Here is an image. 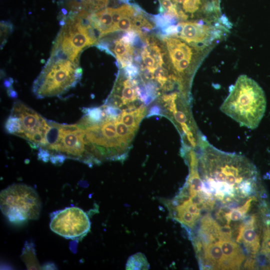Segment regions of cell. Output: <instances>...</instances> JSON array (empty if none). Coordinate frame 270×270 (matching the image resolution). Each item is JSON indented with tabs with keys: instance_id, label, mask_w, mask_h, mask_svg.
Segmentation results:
<instances>
[{
	"instance_id": "9a60e30c",
	"label": "cell",
	"mask_w": 270,
	"mask_h": 270,
	"mask_svg": "<svg viewBox=\"0 0 270 270\" xmlns=\"http://www.w3.org/2000/svg\"><path fill=\"white\" fill-rule=\"evenodd\" d=\"M114 51L122 68L132 64L133 48L130 44L124 42L121 38L118 40L114 43Z\"/></svg>"
},
{
	"instance_id": "5b68a950",
	"label": "cell",
	"mask_w": 270,
	"mask_h": 270,
	"mask_svg": "<svg viewBox=\"0 0 270 270\" xmlns=\"http://www.w3.org/2000/svg\"><path fill=\"white\" fill-rule=\"evenodd\" d=\"M6 131L27 140L35 148H42L46 144L50 120L44 118L20 100L13 104L5 123Z\"/></svg>"
},
{
	"instance_id": "d6986e66",
	"label": "cell",
	"mask_w": 270,
	"mask_h": 270,
	"mask_svg": "<svg viewBox=\"0 0 270 270\" xmlns=\"http://www.w3.org/2000/svg\"><path fill=\"white\" fill-rule=\"evenodd\" d=\"M121 121L128 127L136 130L140 121L132 112H126L122 111L120 116Z\"/></svg>"
},
{
	"instance_id": "6da1fadb",
	"label": "cell",
	"mask_w": 270,
	"mask_h": 270,
	"mask_svg": "<svg viewBox=\"0 0 270 270\" xmlns=\"http://www.w3.org/2000/svg\"><path fill=\"white\" fill-rule=\"evenodd\" d=\"M266 98L258 84L246 75L238 76L220 110L240 126L256 128L266 112Z\"/></svg>"
},
{
	"instance_id": "52a82bcc",
	"label": "cell",
	"mask_w": 270,
	"mask_h": 270,
	"mask_svg": "<svg viewBox=\"0 0 270 270\" xmlns=\"http://www.w3.org/2000/svg\"><path fill=\"white\" fill-rule=\"evenodd\" d=\"M50 227L54 233L67 239L80 240L90 232V222L86 213L72 206L50 214Z\"/></svg>"
},
{
	"instance_id": "cb8c5ba5",
	"label": "cell",
	"mask_w": 270,
	"mask_h": 270,
	"mask_svg": "<svg viewBox=\"0 0 270 270\" xmlns=\"http://www.w3.org/2000/svg\"><path fill=\"white\" fill-rule=\"evenodd\" d=\"M161 112L160 108L158 106H152L148 114V117L154 115H160Z\"/></svg>"
},
{
	"instance_id": "277c9868",
	"label": "cell",
	"mask_w": 270,
	"mask_h": 270,
	"mask_svg": "<svg viewBox=\"0 0 270 270\" xmlns=\"http://www.w3.org/2000/svg\"><path fill=\"white\" fill-rule=\"evenodd\" d=\"M86 20L71 12L62 16V26L54 40L50 57L79 63L82 50L97 41L94 28Z\"/></svg>"
},
{
	"instance_id": "8992f818",
	"label": "cell",
	"mask_w": 270,
	"mask_h": 270,
	"mask_svg": "<svg viewBox=\"0 0 270 270\" xmlns=\"http://www.w3.org/2000/svg\"><path fill=\"white\" fill-rule=\"evenodd\" d=\"M0 206L6 218L16 224L38 219L42 208L35 189L22 184H12L1 191Z\"/></svg>"
},
{
	"instance_id": "ac0fdd59",
	"label": "cell",
	"mask_w": 270,
	"mask_h": 270,
	"mask_svg": "<svg viewBox=\"0 0 270 270\" xmlns=\"http://www.w3.org/2000/svg\"><path fill=\"white\" fill-rule=\"evenodd\" d=\"M136 16V15H135ZM134 16H125L122 18L118 23L116 31L122 30L128 32L130 30L134 31Z\"/></svg>"
},
{
	"instance_id": "4fadbf2b",
	"label": "cell",
	"mask_w": 270,
	"mask_h": 270,
	"mask_svg": "<svg viewBox=\"0 0 270 270\" xmlns=\"http://www.w3.org/2000/svg\"><path fill=\"white\" fill-rule=\"evenodd\" d=\"M204 258L214 269H222L224 262V254L218 242L209 243L204 246Z\"/></svg>"
},
{
	"instance_id": "d4e9b609",
	"label": "cell",
	"mask_w": 270,
	"mask_h": 270,
	"mask_svg": "<svg viewBox=\"0 0 270 270\" xmlns=\"http://www.w3.org/2000/svg\"><path fill=\"white\" fill-rule=\"evenodd\" d=\"M254 260L252 259L248 260L244 264V267L249 268H254Z\"/></svg>"
},
{
	"instance_id": "8fae6325",
	"label": "cell",
	"mask_w": 270,
	"mask_h": 270,
	"mask_svg": "<svg viewBox=\"0 0 270 270\" xmlns=\"http://www.w3.org/2000/svg\"><path fill=\"white\" fill-rule=\"evenodd\" d=\"M254 229V227H246L240 225L236 238V242H242L249 252L254 255L260 248V237Z\"/></svg>"
},
{
	"instance_id": "603a6c76",
	"label": "cell",
	"mask_w": 270,
	"mask_h": 270,
	"mask_svg": "<svg viewBox=\"0 0 270 270\" xmlns=\"http://www.w3.org/2000/svg\"><path fill=\"white\" fill-rule=\"evenodd\" d=\"M125 70L126 75L130 78L136 76L138 73L137 68L132 64L125 67Z\"/></svg>"
},
{
	"instance_id": "44dd1931",
	"label": "cell",
	"mask_w": 270,
	"mask_h": 270,
	"mask_svg": "<svg viewBox=\"0 0 270 270\" xmlns=\"http://www.w3.org/2000/svg\"><path fill=\"white\" fill-rule=\"evenodd\" d=\"M261 252L270 260V227L264 232Z\"/></svg>"
},
{
	"instance_id": "7c38bea8",
	"label": "cell",
	"mask_w": 270,
	"mask_h": 270,
	"mask_svg": "<svg viewBox=\"0 0 270 270\" xmlns=\"http://www.w3.org/2000/svg\"><path fill=\"white\" fill-rule=\"evenodd\" d=\"M124 88L122 90V97L117 95L110 94L108 100L117 104H126L131 102H134L138 96L136 88L137 82L135 80L127 79L124 81Z\"/></svg>"
},
{
	"instance_id": "3957f363",
	"label": "cell",
	"mask_w": 270,
	"mask_h": 270,
	"mask_svg": "<svg viewBox=\"0 0 270 270\" xmlns=\"http://www.w3.org/2000/svg\"><path fill=\"white\" fill-rule=\"evenodd\" d=\"M82 72L79 63L50 57L34 80L32 91L38 98L60 96L76 86Z\"/></svg>"
},
{
	"instance_id": "30bf717a",
	"label": "cell",
	"mask_w": 270,
	"mask_h": 270,
	"mask_svg": "<svg viewBox=\"0 0 270 270\" xmlns=\"http://www.w3.org/2000/svg\"><path fill=\"white\" fill-rule=\"evenodd\" d=\"M87 20L99 32V38L113 32L112 8H106L90 13Z\"/></svg>"
},
{
	"instance_id": "7a4b0ae2",
	"label": "cell",
	"mask_w": 270,
	"mask_h": 270,
	"mask_svg": "<svg viewBox=\"0 0 270 270\" xmlns=\"http://www.w3.org/2000/svg\"><path fill=\"white\" fill-rule=\"evenodd\" d=\"M50 124L46 144L43 148H39L40 158L54 164H62L66 158L86 164L83 132L76 123L62 124L50 120Z\"/></svg>"
},
{
	"instance_id": "ffe728a7",
	"label": "cell",
	"mask_w": 270,
	"mask_h": 270,
	"mask_svg": "<svg viewBox=\"0 0 270 270\" xmlns=\"http://www.w3.org/2000/svg\"><path fill=\"white\" fill-rule=\"evenodd\" d=\"M12 24L8 22H0V47L1 49L5 45L6 40L13 30Z\"/></svg>"
},
{
	"instance_id": "5bb4252c",
	"label": "cell",
	"mask_w": 270,
	"mask_h": 270,
	"mask_svg": "<svg viewBox=\"0 0 270 270\" xmlns=\"http://www.w3.org/2000/svg\"><path fill=\"white\" fill-rule=\"evenodd\" d=\"M20 258L28 270H40L42 266L36 257L34 243L32 240H26Z\"/></svg>"
},
{
	"instance_id": "ba28073f",
	"label": "cell",
	"mask_w": 270,
	"mask_h": 270,
	"mask_svg": "<svg viewBox=\"0 0 270 270\" xmlns=\"http://www.w3.org/2000/svg\"><path fill=\"white\" fill-rule=\"evenodd\" d=\"M178 32L174 36L198 48L208 46L216 38H220L221 30L212 26L210 22H181L177 25Z\"/></svg>"
},
{
	"instance_id": "e0dca14e",
	"label": "cell",
	"mask_w": 270,
	"mask_h": 270,
	"mask_svg": "<svg viewBox=\"0 0 270 270\" xmlns=\"http://www.w3.org/2000/svg\"><path fill=\"white\" fill-rule=\"evenodd\" d=\"M144 64L146 65L148 71L154 74L158 68H160L155 56L150 52L147 46H145L141 53Z\"/></svg>"
},
{
	"instance_id": "7402d4cb",
	"label": "cell",
	"mask_w": 270,
	"mask_h": 270,
	"mask_svg": "<svg viewBox=\"0 0 270 270\" xmlns=\"http://www.w3.org/2000/svg\"><path fill=\"white\" fill-rule=\"evenodd\" d=\"M256 222V216L254 214L242 218V226L246 227H254Z\"/></svg>"
},
{
	"instance_id": "9c48e42d",
	"label": "cell",
	"mask_w": 270,
	"mask_h": 270,
	"mask_svg": "<svg viewBox=\"0 0 270 270\" xmlns=\"http://www.w3.org/2000/svg\"><path fill=\"white\" fill-rule=\"evenodd\" d=\"M224 254L222 270L239 269L245 256L238 244L230 238H220L218 242Z\"/></svg>"
},
{
	"instance_id": "2e32d148",
	"label": "cell",
	"mask_w": 270,
	"mask_h": 270,
	"mask_svg": "<svg viewBox=\"0 0 270 270\" xmlns=\"http://www.w3.org/2000/svg\"><path fill=\"white\" fill-rule=\"evenodd\" d=\"M150 268V264L146 256L140 252L130 256L126 265V269L127 270H148Z\"/></svg>"
}]
</instances>
